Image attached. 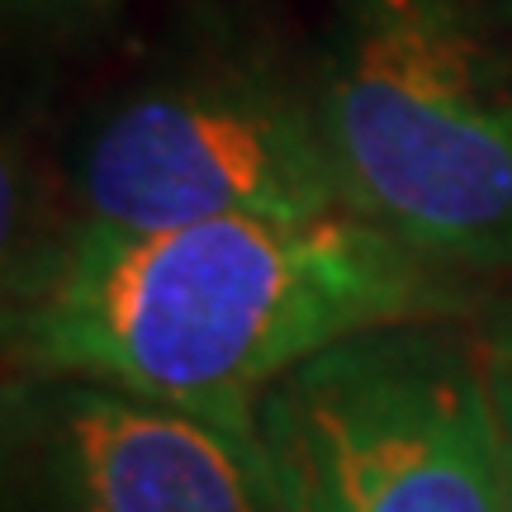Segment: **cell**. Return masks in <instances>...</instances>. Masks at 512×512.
Listing matches in <instances>:
<instances>
[{"label":"cell","instance_id":"cell-6","mask_svg":"<svg viewBox=\"0 0 512 512\" xmlns=\"http://www.w3.org/2000/svg\"><path fill=\"white\" fill-rule=\"evenodd\" d=\"M119 0H5V10L19 15L24 24H43L57 34H72V29H91L110 15Z\"/></svg>","mask_w":512,"mask_h":512},{"label":"cell","instance_id":"cell-4","mask_svg":"<svg viewBox=\"0 0 512 512\" xmlns=\"http://www.w3.org/2000/svg\"><path fill=\"white\" fill-rule=\"evenodd\" d=\"M242 451L271 512H512L475 318L380 323L313 351L261 394Z\"/></svg>","mask_w":512,"mask_h":512},{"label":"cell","instance_id":"cell-2","mask_svg":"<svg viewBox=\"0 0 512 512\" xmlns=\"http://www.w3.org/2000/svg\"><path fill=\"white\" fill-rule=\"evenodd\" d=\"M309 72L351 214L512 275V0H323Z\"/></svg>","mask_w":512,"mask_h":512},{"label":"cell","instance_id":"cell-5","mask_svg":"<svg viewBox=\"0 0 512 512\" xmlns=\"http://www.w3.org/2000/svg\"><path fill=\"white\" fill-rule=\"evenodd\" d=\"M15 512H271L219 427L91 380L5 384Z\"/></svg>","mask_w":512,"mask_h":512},{"label":"cell","instance_id":"cell-3","mask_svg":"<svg viewBox=\"0 0 512 512\" xmlns=\"http://www.w3.org/2000/svg\"><path fill=\"white\" fill-rule=\"evenodd\" d=\"M67 185L72 223L124 233L351 214L309 53L228 10H209L171 38L91 114Z\"/></svg>","mask_w":512,"mask_h":512},{"label":"cell","instance_id":"cell-1","mask_svg":"<svg viewBox=\"0 0 512 512\" xmlns=\"http://www.w3.org/2000/svg\"><path fill=\"white\" fill-rule=\"evenodd\" d=\"M484 285L356 214L67 223L10 266L5 370L110 384L247 446L261 394L313 351L380 323L475 318Z\"/></svg>","mask_w":512,"mask_h":512},{"label":"cell","instance_id":"cell-7","mask_svg":"<svg viewBox=\"0 0 512 512\" xmlns=\"http://www.w3.org/2000/svg\"><path fill=\"white\" fill-rule=\"evenodd\" d=\"M479 332H484V342H489V356H494V361H512V290L498 294V304H484Z\"/></svg>","mask_w":512,"mask_h":512},{"label":"cell","instance_id":"cell-8","mask_svg":"<svg viewBox=\"0 0 512 512\" xmlns=\"http://www.w3.org/2000/svg\"><path fill=\"white\" fill-rule=\"evenodd\" d=\"M494 403L503 427V460H508V498H512V361H494Z\"/></svg>","mask_w":512,"mask_h":512}]
</instances>
